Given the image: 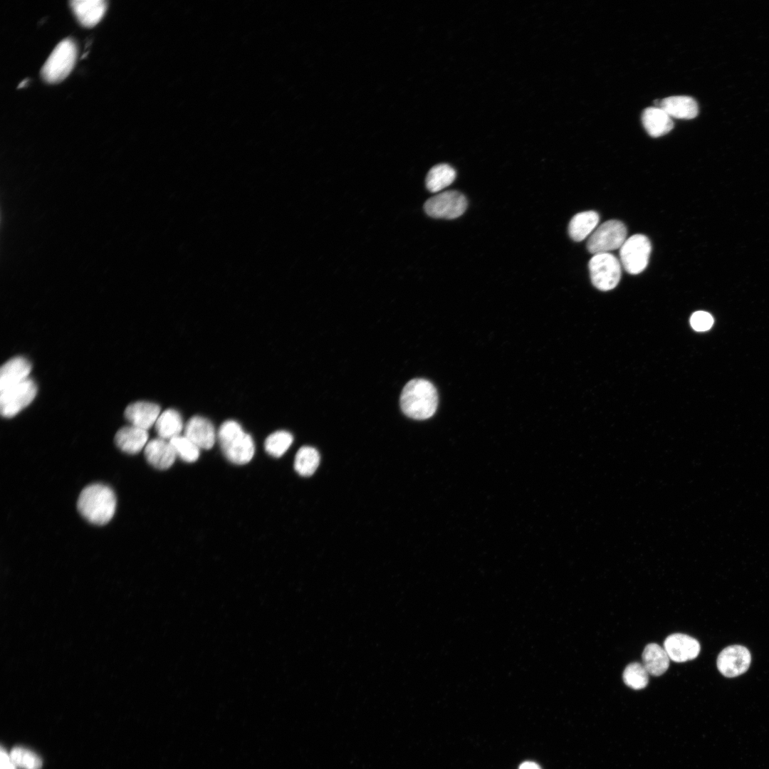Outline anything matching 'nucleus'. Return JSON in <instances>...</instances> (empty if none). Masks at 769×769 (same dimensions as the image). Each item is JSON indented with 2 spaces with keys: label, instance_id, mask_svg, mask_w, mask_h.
Listing matches in <instances>:
<instances>
[{
  "label": "nucleus",
  "instance_id": "nucleus-6",
  "mask_svg": "<svg viewBox=\"0 0 769 769\" xmlns=\"http://www.w3.org/2000/svg\"><path fill=\"white\" fill-rule=\"evenodd\" d=\"M627 229L618 220H609L599 226L590 235L587 248L590 253H609L620 249L626 241Z\"/></svg>",
  "mask_w": 769,
  "mask_h": 769
},
{
  "label": "nucleus",
  "instance_id": "nucleus-25",
  "mask_svg": "<svg viewBox=\"0 0 769 769\" xmlns=\"http://www.w3.org/2000/svg\"><path fill=\"white\" fill-rule=\"evenodd\" d=\"M293 440V437L288 431H275L266 438L264 443L265 450L272 456L280 457L288 449Z\"/></svg>",
  "mask_w": 769,
  "mask_h": 769
},
{
  "label": "nucleus",
  "instance_id": "nucleus-13",
  "mask_svg": "<svg viewBox=\"0 0 769 769\" xmlns=\"http://www.w3.org/2000/svg\"><path fill=\"white\" fill-rule=\"evenodd\" d=\"M184 435L199 449H209L215 443L216 434L213 424L201 416L189 419L184 427Z\"/></svg>",
  "mask_w": 769,
  "mask_h": 769
},
{
  "label": "nucleus",
  "instance_id": "nucleus-19",
  "mask_svg": "<svg viewBox=\"0 0 769 769\" xmlns=\"http://www.w3.org/2000/svg\"><path fill=\"white\" fill-rule=\"evenodd\" d=\"M642 120L644 129L653 137L664 135L674 127L671 117L656 106L647 108L643 111Z\"/></svg>",
  "mask_w": 769,
  "mask_h": 769
},
{
  "label": "nucleus",
  "instance_id": "nucleus-27",
  "mask_svg": "<svg viewBox=\"0 0 769 769\" xmlns=\"http://www.w3.org/2000/svg\"><path fill=\"white\" fill-rule=\"evenodd\" d=\"M175 454L186 462H194L199 456L200 449L185 435H179L169 440Z\"/></svg>",
  "mask_w": 769,
  "mask_h": 769
},
{
  "label": "nucleus",
  "instance_id": "nucleus-4",
  "mask_svg": "<svg viewBox=\"0 0 769 769\" xmlns=\"http://www.w3.org/2000/svg\"><path fill=\"white\" fill-rule=\"evenodd\" d=\"M77 48L70 38L60 41L53 48L41 68V75L48 83H56L64 80L75 64Z\"/></svg>",
  "mask_w": 769,
  "mask_h": 769
},
{
  "label": "nucleus",
  "instance_id": "nucleus-28",
  "mask_svg": "<svg viewBox=\"0 0 769 769\" xmlns=\"http://www.w3.org/2000/svg\"><path fill=\"white\" fill-rule=\"evenodd\" d=\"M9 757L16 767L22 769H41L42 760L36 753L21 747L13 748Z\"/></svg>",
  "mask_w": 769,
  "mask_h": 769
},
{
  "label": "nucleus",
  "instance_id": "nucleus-3",
  "mask_svg": "<svg viewBox=\"0 0 769 769\" xmlns=\"http://www.w3.org/2000/svg\"><path fill=\"white\" fill-rule=\"evenodd\" d=\"M217 436L224 455L231 463L245 464L253 458V441L237 422H224L219 427Z\"/></svg>",
  "mask_w": 769,
  "mask_h": 769
},
{
  "label": "nucleus",
  "instance_id": "nucleus-12",
  "mask_svg": "<svg viewBox=\"0 0 769 769\" xmlns=\"http://www.w3.org/2000/svg\"><path fill=\"white\" fill-rule=\"evenodd\" d=\"M160 414V407L157 404L139 401L129 404L124 415L130 425L147 431L155 424Z\"/></svg>",
  "mask_w": 769,
  "mask_h": 769
},
{
  "label": "nucleus",
  "instance_id": "nucleus-11",
  "mask_svg": "<svg viewBox=\"0 0 769 769\" xmlns=\"http://www.w3.org/2000/svg\"><path fill=\"white\" fill-rule=\"evenodd\" d=\"M664 649L671 660L684 662L695 659L701 647L696 639L684 634L675 633L666 638Z\"/></svg>",
  "mask_w": 769,
  "mask_h": 769
},
{
  "label": "nucleus",
  "instance_id": "nucleus-7",
  "mask_svg": "<svg viewBox=\"0 0 769 769\" xmlns=\"http://www.w3.org/2000/svg\"><path fill=\"white\" fill-rule=\"evenodd\" d=\"M652 251L649 239L643 234H634L624 241L619 249L621 263L630 274H638L647 267Z\"/></svg>",
  "mask_w": 769,
  "mask_h": 769
},
{
  "label": "nucleus",
  "instance_id": "nucleus-9",
  "mask_svg": "<svg viewBox=\"0 0 769 769\" xmlns=\"http://www.w3.org/2000/svg\"><path fill=\"white\" fill-rule=\"evenodd\" d=\"M467 207L465 196L457 191H446L429 199L424 204L425 212L437 219H453L462 215Z\"/></svg>",
  "mask_w": 769,
  "mask_h": 769
},
{
  "label": "nucleus",
  "instance_id": "nucleus-23",
  "mask_svg": "<svg viewBox=\"0 0 769 769\" xmlns=\"http://www.w3.org/2000/svg\"><path fill=\"white\" fill-rule=\"evenodd\" d=\"M455 169L447 164H439L433 167L426 178V186L431 192H437L449 186L456 178Z\"/></svg>",
  "mask_w": 769,
  "mask_h": 769
},
{
  "label": "nucleus",
  "instance_id": "nucleus-15",
  "mask_svg": "<svg viewBox=\"0 0 769 769\" xmlns=\"http://www.w3.org/2000/svg\"><path fill=\"white\" fill-rule=\"evenodd\" d=\"M144 454L147 461L160 470L171 467L177 456L169 441L159 437L147 442Z\"/></svg>",
  "mask_w": 769,
  "mask_h": 769
},
{
  "label": "nucleus",
  "instance_id": "nucleus-22",
  "mask_svg": "<svg viewBox=\"0 0 769 769\" xmlns=\"http://www.w3.org/2000/svg\"><path fill=\"white\" fill-rule=\"evenodd\" d=\"M155 427L159 438L169 441L180 435L183 429L182 417L177 410L168 409L159 414Z\"/></svg>",
  "mask_w": 769,
  "mask_h": 769
},
{
  "label": "nucleus",
  "instance_id": "nucleus-30",
  "mask_svg": "<svg viewBox=\"0 0 769 769\" xmlns=\"http://www.w3.org/2000/svg\"><path fill=\"white\" fill-rule=\"evenodd\" d=\"M1 769H15L16 766L11 762L9 754L1 748Z\"/></svg>",
  "mask_w": 769,
  "mask_h": 769
},
{
  "label": "nucleus",
  "instance_id": "nucleus-16",
  "mask_svg": "<svg viewBox=\"0 0 769 769\" xmlns=\"http://www.w3.org/2000/svg\"><path fill=\"white\" fill-rule=\"evenodd\" d=\"M147 431L132 425L122 427L115 436L116 446L128 454H136L145 447L148 442Z\"/></svg>",
  "mask_w": 769,
  "mask_h": 769
},
{
  "label": "nucleus",
  "instance_id": "nucleus-2",
  "mask_svg": "<svg viewBox=\"0 0 769 769\" xmlns=\"http://www.w3.org/2000/svg\"><path fill=\"white\" fill-rule=\"evenodd\" d=\"M400 406L407 417L417 420L427 419L433 416L437 409V391L427 380H412L402 391Z\"/></svg>",
  "mask_w": 769,
  "mask_h": 769
},
{
  "label": "nucleus",
  "instance_id": "nucleus-8",
  "mask_svg": "<svg viewBox=\"0 0 769 769\" xmlns=\"http://www.w3.org/2000/svg\"><path fill=\"white\" fill-rule=\"evenodd\" d=\"M37 386L35 382L28 378L22 382L1 392L0 412L2 417H14L26 407L35 398Z\"/></svg>",
  "mask_w": 769,
  "mask_h": 769
},
{
  "label": "nucleus",
  "instance_id": "nucleus-31",
  "mask_svg": "<svg viewBox=\"0 0 769 769\" xmlns=\"http://www.w3.org/2000/svg\"><path fill=\"white\" fill-rule=\"evenodd\" d=\"M519 769H541V768L535 763L526 761V762L523 763L520 765Z\"/></svg>",
  "mask_w": 769,
  "mask_h": 769
},
{
  "label": "nucleus",
  "instance_id": "nucleus-24",
  "mask_svg": "<svg viewBox=\"0 0 769 769\" xmlns=\"http://www.w3.org/2000/svg\"><path fill=\"white\" fill-rule=\"evenodd\" d=\"M319 463L318 451L313 447L305 446L300 448L295 454L294 468L300 476H310L315 473Z\"/></svg>",
  "mask_w": 769,
  "mask_h": 769
},
{
  "label": "nucleus",
  "instance_id": "nucleus-32",
  "mask_svg": "<svg viewBox=\"0 0 769 769\" xmlns=\"http://www.w3.org/2000/svg\"><path fill=\"white\" fill-rule=\"evenodd\" d=\"M26 82H27V80H26V79H25V80H22V81H21V83H20L19 84L18 88H22V87H23V86H24V85L26 84Z\"/></svg>",
  "mask_w": 769,
  "mask_h": 769
},
{
  "label": "nucleus",
  "instance_id": "nucleus-10",
  "mask_svg": "<svg viewBox=\"0 0 769 769\" xmlns=\"http://www.w3.org/2000/svg\"><path fill=\"white\" fill-rule=\"evenodd\" d=\"M751 661L750 653L743 646L736 644L723 649L717 658V667L726 677H736L746 672Z\"/></svg>",
  "mask_w": 769,
  "mask_h": 769
},
{
  "label": "nucleus",
  "instance_id": "nucleus-14",
  "mask_svg": "<svg viewBox=\"0 0 769 769\" xmlns=\"http://www.w3.org/2000/svg\"><path fill=\"white\" fill-rule=\"evenodd\" d=\"M31 370L30 362L23 357L9 360L0 370V392L28 379Z\"/></svg>",
  "mask_w": 769,
  "mask_h": 769
},
{
  "label": "nucleus",
  "instance_id": "nucleus-29",
  "mask_svg": "<svg viewBox=\"0 0 769 769\" xmlns=\"http://www.w3.org/2000/svg\"><path fill=\"white\" fill-rule=\"evenodd\" d=\"M690 324L692 328L699 332L709 330L713 324L712 315L705 311H696L692 314L690 318Z\"/></svg>",
  "mask_w": 769,
  "mask_h": 769
},
{
  "label": "nucleus",
  "instance_id": "nucleus-20",
  "mask_svg": "<svg viewBox=\"0 0 769 769\" xmlns=\"http://www.w3.org/2000/svg\"><path fill=\"white\" fill-rule=\"evenodd\" d=\"M669 661L665 649L655 643L647 644L642 653L643 666L652 676L662 675L668 669Z\"/></svg>",
  "mask_w": 769,
  "mask_h": 769
},
{
  "label": "nucleus",
  "instance_id": "nucleus-1",
  "mask_svg": "<svg viewBox=\"0 0 769 769\" xmlns=\"http://www.w3.org/2000/svg\"><path fill=\"white\" fill-rule=\"evenodd\" d=\"M77 508L80 515L95 525H105L113 517L116 497L113 489L103 483H92L80 492Z\"/></svg>",
  "mask_w": 769,
  "mask_h": 769
},
{
  "label": "nucleus",
  "instance_id": "nucleus-17",
  "mask_svg": "<svg viewBox=\"0 0 769 769\" xmlns=\"http://www.w3.org/2000/svg\"><path fill=\"white\" fill-rule=\"evenodd\" d=\"M69 4L78 21L86 27L96 25L107 9L104 0H72Z\"/></svg>",
  "mask_w": 769,
  "mask_h": 769
},
{
  "label": "nucleus",
  "instance_id": "nucleus-5",
  "mask_svg": "<svg viewBox=\"0 0 769 769\" xmlns=\"http://www.w3.org/2000/svg\"><path fill=\"white\" fill-rule=\"evenodd\" d=\"M591 281L601 291H610L618 284L621 278L620 262L613 254H594L588 264Z\"/></svg>",
  "mask_w": 769,
  "mask_h": 769
},
{
  "label": "nucleus",
  "instance_id": "nucleus-21",
  "mask_svg": "<svg viewBox=\"0 0 769 769\" xmlns=\"http://www.w3.org/2000/svg\"><path fill=\"white\" fill-rule=\"evenodd\" d=\"M599 221V214L595 211H582L575 214L569 224L570 236L575 241L584 240L595 230Z\"/></svg>",
  "mask_w": 769,
  "mask_h": 769
},
{
  "label": "nucleus",
  "instance_id": "nucleus-26",
  "mask_svg": "<svg viewBox=\"0 0 769 769\" xmlns=\"http://www.w3.org/2000/svg\"><path fill=\"white\" fill-rule=\"evenodd\" d=\"M624 684L633 689H642L647 686L649 682V674L646 669L638 662L628 664L622 674Z\"/></svg>",
  "mask_w": 769,
  "mask_h": 769
},
{
  "label": "nucleus",
  "instance_id": "nucleus-18",
  "mask_svg": "<svg viewBox=\"0 0 769 769\" xmlns=\"http://www.w3.org/2000/svg\"><path fill=\"white\" fill-rule=\"evenodd\" d=\"M671 117L692 119L696 117L699 107L696 100L689 96L675 95L664 98L656 105Z\"/></svg>",
  "mask_w": 769,
  "mask_h": 769
}]
</instances>
